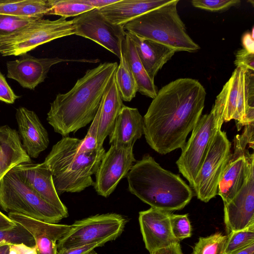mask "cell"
<instances>
[{
  "mask_svg": "<svg viewBox=\"0 0 254 254\" xmlns=\"http://www.w3.org/2000/svg\"><path fill=\"white\" fill-rule=\"evenodd\" d=\"M100 118L99 111L91 122V125L85 137L81 140L78 151L79 153L88 152L98 148L97 134Z\"/></svg>",
  "mask_w": 254,
  "mask_h": 254,
  "instance_id": "35",
  "label": "cell"
},
{
  "mask_svg": "<svg viewBox=\"0 0 254 254\" xmlns=\"http://www.w3.org/2000/svg\"><path fill=\"white\" fill-rule=\"evenodd\" d=\"M8 254H27L31 247L23 244H9Z\"/></svg>",
  "mask_w": 254,
  "mask_h": 254,
  "instance_id": "44",
  "label": "cell"
},
{
  "mask_svg": "<svg viewBox=\"0 0 254 254\" xmlns=\"http://www.w3.org/2000/svg\"><path fill=\"white\" fill-rule=\"evenodd\" d=\"M135 162L133 147L111 145L95 174V181L93 186L97 194L108 197L120 181L127 176Z\"/></svg>",
  "mask_w": 254,
  "mask_h": 254,
  "instance_id": "14",
  "label": "cell"
},
{
  "mask_svg": "<svg viewBox=\"0 0 254 254\" xmlns=\"http://www.w3.org/2000/svg\"><path fill=\"white\" fill-rule=\"evenodd\" d=\"M9 244H0V254H8Z\"/></svg>",
  "mask_w": 254,
  "mask_h": 254,
  "instance_id": "47",
  "label": "cell"
},
{
  "mask_svg": "<svg viewBox=\"0 0 254 254\" xmlns=\"http://www.w3.org/2000/svg\"><path fill=\"white\" fill-rule=\"evenodd\" d=\"M1 244H2V243H1Z\"/></svg>",
  "mask_w": 254,
  "mask_h": 254,
  "instance_id": "50",
  "label": "cell"
},
{
  "mask_svg": "<svg viewBox=\"0 0 254 254\" xmlns=\"http://www.w3.org/2000/svg\"><path fill=\"white\" fill-rule=\"evenodd\" d=\"M51 6L49 0H25L17 15L42 18L44 15H47Z\"/></svg>",
  "mask_w": 254,
  "mask_h": 254,
  "instance_id": "33",
  "label": "cell"
},
{
  "mask_svg": "<svg viewBox=\"0 0 254 254\" xmlns=\"http://www.w3.org/2000/svg\"><path fill=\"white\" fill-rule=\"evenodd\" d=\"M126 222L125 217L116 213L96 215L76 221L57 242L58 251L105 239L114 240L122 233Z\"/></svg>",
  "mask_w": 254,
  "mask_h": 254,
  "instance_id": "10",
  "label": "cell"
},
{
  "mask_svg": "<svg viewBox=\"0 0 254 254\" xmlns=\"http://www.w3.org/2000/svg\"><path fill=\"white\" fill-rule=\"evenodd\" d=\"M126 54L128 64L135 80L137 92L153 99L158 90L154 81L148 76L136 53L134 45L126 32L123 42L122 49Z\"/></svg>",
  "mask_w": 254,
  "mask_h": 254,
  "instance_id": "26",
  "label": "cell"
},
{
  "mask_svg": "<svg viewBox=\"0 0 254 254\" xmlns=\"http://www.w3.org/2000/svg\"><path fill=\"white\" fill-rule=\"evenodd\" d=\"M81 140L63 137L54 145L42 164L51 172L59 195L79 192L93 186L95 174L105 153L103 147L79 153Z\"/></svg>",
  "mask_w": 254,
  "mask_h": 254,
  "instance_id": "4",
  "label": "cell"
},
{
  "mask_svg": "<svg viewBox=\"0 0 254 254\" xmlns=\"http://www.w3.org/2000/svg\"><path fill=\"white\" fill-rule=\"evenodd\" d=\"M118 65L117 62L100 64L88 69L69 91L57 95L47 117L55 132L67 136L93 121Z\"/></svg>",
  "mask_w": 254,
  "mask_h": 254,
  "instance_id": "2",
  "label": "cell"
},
{
  "mask_svg": "<svg viewBox=\"0 0 254 254\" xmlns=\"http://www.w3.org/2000/svg\"><path fill=\"white\" fill-rule=\"evenodd\" d=\"M150 254H184L180 242L157 250Z\"/></svg>",
  "mask_w": 254,
  "mask_h": 254,
  "instance_id": "41",
  "label": "cell"
},
{
  "mask_svg": "<svg viewBox=\"0 0 254 254\" xmlns=\"http://www.w3.org/2000/svg\"><path fill=\"white\" fill-rule=\"evenodd\" d=\"M23 244L29 247L35 246L34 240L30 233L22 226L16 225L10 229L0 230V244Z\"/></svg>",
  "mask_w": 254,
  "mask_h": 254,
  "instance_id": "32",
  "label": "cell"
},
{
  "mask_svg": "<svg viewBox=\"0 0 254 254\" xmlns=\"http://www.w3.org/2000/svg\"><path fill=\"white\" fill-rule=\"evenodd\" d=\"M124 105L115 73L103 94L98 108L100 118L97 139L98 148L103 147L105 139L112 131L116 119Z\"/></svg>",
  "mask_w": 254,
  "mask_h": 254,
  "instance_id": "24",
  "label": "cell"
},
{
  "mask_svg": "<svg viewBox=\"0 0 254 254\" xmlns=\"http://www.w3.org/2000/svg\"><path fill=\"white\" fill-rule=\"evenodd\" d=\"M254 160L245 183L234 198L224 204V220L228 234L254 224Z\"/></svg>",
  "mask_w": 254,
  "mask_h": 254,
  "instance_id": "15",
  "label": "cell"
},
{
  "mask_svg": "<svg viewBox=\"0 0 254 254\" xmlns=\"http://www.w3.org/2000/svg\"><path fill=\"white\" fill-rule=\"evenodd\" d=\"M232 254H254V243Z\"/></svg>",
  "mask_w": 254,
  "mask_h": 254,
  "instance_id": "46",
  "label": "cell"
},
{
  "mask_svg": "<svg viewBox=\"0 0 254 254\" xmlns=\"http://www.w3.org/2000/svg\"><path fill=\"white\" fill-rule=\"evenodd\" d=\"M227 238V235L219 232L200 237L191 254H225Z\"/></svg>",
  "mask_w": 254,
  "mask_h": 254,
  "instance_id": "30",
  "label": "cell"
},
{
  "mask_svg": "<svg viewBox=\"0 0 254 254\" xmlns=\"http://www.w3.org/2000/svg\"><path fill=\"white\" fill-rule=\"evenodd\" d=\"M133 42L138 57L149 77L153 81L163 66L177 51L164 45L127 32Z\"/></svg>",
  "mask_w": 254,
  "mask_h": 254,
  "instance_id": "23",
  "label": "cell"
},
{
  "mask_svg": "<svg viewBox=\"0 0 254 254\" xmlns=\"http://www.w3.org/2000/svg\"><path fill=\"white\" fill-rule=\"evenodd\" d=\"M244 49L249 53L254 54V29L252 33H245L242 38Z\"/></svg>",
  "mask_w": 254,
  "mask_h": 254,
  "instance_id": "42",
  "label": "cell"
},
{
  "mask_svg": "<svg viewBox=\"0 0 254 254\" xmlns=\"http://www.w3.org/2000/svg\"><path fill=\"white\" fill-rule=\"evenodd\" d=\"M170 220L172 233L178 241L180 242L191 236L192 227L188 214L171 213Z\"/></svg>",
  "mask_w": 254,
  "mask_h": 254,
  "instance_id": "34",
  "label": "cell"
},
{
  "mask_svg": "<svg viewBox=\"0 0 254 254\" xmlns=\"http://www.w3.org/2000/svg\"><path fill=\"white\" fill-rule=\"evenodd\" d=\"M223 123L222 115L212 107L209 114L201 116L190 137L182 148L176 164L191 188L212 141Z\"/></svg>",
  "mask_w": 254,
  "mask_h": 254,
  "instance_id": "8",
  "label": "cell"
},
{
  "mask_svg": "<svg viewBox=\"0 0 254 254\" xmlns=\"http://www.w3.org/2000/svg\"><path fill=\"white\" fill-rule=\"evenodd\" d=\"M71 21L75 35L93 41L120 59L126 34L123 26L111 23L97 8L83 13Z\"/></svg>",
  "mask_w": 254,
  "mask_h": 254,
  "instance_id": "13",
  "label": "cell"
},
{
  "mask_svg": "<svg viewBox=\"0 0 254 254\" xmlns=\"http://www.w3.org/2000/svg\"><path fill=\"white\" fill-rule=\"evenodd\" d=\"M19 97L14 93L0 71V101L7 104H13Z\"/></svg>",
  "mask_w": 254,
  "mask_h": 254,
  "instance_id": "39",
  "label": "cell"
},
{
  "mask_svg": "<svg viewBox=\"0 0 254 254\" xmlns=\"http://www.w3.org/2000/svg\"><path fill=\"white\" fill-rule=\"evenodd\" d=\"M51 8L47 15H56L66 18L76 17L95 9L92 6L80 2L78 0H49Z\"/></svg>",
  "mask_w": 254,
  "mask_h": 254,
  "instance_id": "28",
  "label": "cell"
},
{
  "mask_svg": "<svg viewBox=\"0 0 254 254\" xmlns=\"http://www.w3.org/2000/svg\"><path fill=\"white\" fill-rule=\"evenodd\" d=\"M234 64L236 67L254 71V54L248 52L244 48L240 49L236 54Z\"/></svg>",
  "mask_w": 254,
  "mask_h": 254,
  "instance_id": "37",
  "label": "cell"
},
{
  "mask_svg": "<svg viewBox=\"0 0 254 254\" xmlns=\"http://www.w3.org/2000/svg\"><path fill=\"white\" fill-rule=\"evenodd\" d=\"M213 107L223 117L224 122H236L238 130L254 123V71L236 67Z\"/></svg>",
  "mask_w": 254,
  "mask_h": 254,
  "instance_id": "7",
  "label": "cell"
},
{
  "mask_svg": "<svg viewBox=\"0 0 254 254\" xmlns=\"http://www.w3.org/2000/svg\"><path fill=\"white\" fill-rule=\"evenodd\" d=\"M39 19L0 14V41L16 34Z\"/></svg>",
  "mask_w": 254,
  "mask_h": 254,
  "instance_id": "29",
  "label": "cell"
},
{
  "mask_svg": "<svg viewBox=\"0 0 254 254\" xmlns=\"http://www.w3.org/2000/svg\"><path fill=\"white\" fill-rule=\"evenodd\" d=\"M171 213V212L153 207L139 212L140 230L145 248L150 254L180 242L172 232Z\"/></svg>",
  "mask_w": 254,
  "mask_h": 254,
  "instance_id": "17",
  "label": "cell"
},
{
  "mask_svg": "<svg viewBox=\"0 0 254 254\" xmlns=\"http://www.w3.org/2000/svg\"><path fill=\"white\" fill-rule=\"evenodd\" d=\"M25 0H4L0 3V14L17 15Z\"/></svg>",
  "mask_w": 254,
  "mask_h": 254,
  "instance_id": "40",
  "label": "cell"
},
{
  "mask_svg": "<svg viewBox=\"0 0 254 254\" xmlns=\"http://www.w3.org/2000/svg\"><path fill=\"white\" fill-rule=\"evenodd\" d=\"M74 34L71 20L39 19L16 34L0 41V54L18 56L57 39Z\"/></svg>",
  "mask_w": 254,
  "mask_h": 254,
  "instance_id": "9",
  "label": "cell"
},
{
  "mask_svg": "<svg viewBox=\"0 0 254 254\" xmlns=\"http://www.w3.org/2000/svg\"><path fill=\"white\" fill-rule=\"evenodd\" d=\"M80 2L100 9L116 2L118 0H78Z\"/></svg>",
  "mask_w": 254,
  "mask_h": 254,
  "instance_id": "43",
  "label": "cell"
},
{
  "mask_svg": "<svg viewBox=\"0 0 254 254\" xmlns=\"http://www.w3.org/2000/svg\"><path fill=\"white\" fill-rule=\"evenodd\" d=\"M16 223L0 211V230H6L13 228Z\"/></svg>",
  "mask_w": 254,
  "mask_h": 254,
  "instance_id": "45",
  "label": "cell"
},
{
  "mask_svg": "<svg viewBox=\"0 0 254 254\" xmlns=\"http://www.w3.org/2000/svg\"><path fill=\"white\" fill-rule=\"evenodd\" d=\"M192 5L195 7L211 11L226 9L240 3L239 0H192Z\"/></svg>",
  "mask_w": 254,
  "mask_h": 254,
  "instance_id": "36",
  "label": "cell"
},
{
  "mask_svg": "<svg viewBox=\"0 0 254 254\" xmlns=\"http://www.w3.org/2000/svg\"><path fill=\"white\" fill-rule=\"evenodd\" d=\"M206 95L197 80L181 78L158 91L143 117L147 143L166 154L182 149L201 116Z\"/></svg>",
  "mask_w": 254,
  "mask_h": 254,
  "instance_id": "1",
  "label": "cell"
},
{
  "mask_svg": "<svg viewBox=\"0 0 254 254\" xmlns=\"http://www.w3.org/2000/svg\"><path fill=\"white\" fill-rule=\"evenodd\" d=\"M115 78L122 100L130 101L135 96L137 87L127 56L122 50L120 63L115 72Z\"/></svg>",
  "mask_w": 254,
  "mask_h": 254,
  "instance_id": "27",
  "label": "cell"
},
{
  "mask_svg": "<svg viewBox=\"0 0 254 254\" xmlns=\"http://www.w3.org/2000/svg\"><path fill=\"white\" fill-rule=\"evenodd\" d=\"M178 0L151 10L124 26L126 32L164 45L177 52L200 49L187 32L177 8Z\"/></svg>",
  "mask_w": 254,
  "mask_h": 254,
  "instance_id": "5",
  "label": "cell"
},
{
  "mask_svg": "<svg viewBox=\"0 0 254 254\" xmlns=\"http://www.w3.org/2000/svg\"><path fill=\"white\" fill-rule=\"evenodd\" d=\"M171 0H118L99 9L100 13L111 23L124 27L138 16L161 6Z\"/></svg>",
  "mask_w": 254,
  "mask_h": 254,
  "instance_id": "22",
  "label": "cell"
},
{
  "mask_svg": "<svg viewBox=\"0 0 254 254\" xmlns=\"http://www.w3.org/2000/svg\"><path fill=\"white\" fill-rule=\"evenodd\" d=\"M69 61L90 62V60H70L58 57L37 58L25 53L20 55L18 59L6 62L7 77L16 80L23 88L34 90L45 80L53 65Z\"/></svg>",
  "mask_w": 254,
  "mask_h": 254,
  "instance_id": "16",
  "label": "cell"
},
{
  "mask_svg": "<svg viewBox=\"0 0 254 254\" xmlns=\"http://www.w3.org/2000/svg\"><path fill=\"white\" fill-rule=\"evenodd\" d=\"M7 216L30 233L37 254H57V242L71 228V225L46 222L17 213L9 212Z\"/></svg>",
  "mask_w": 254,
  "mask_h": 254,
  "instance_id": "18",
  "label": "cell"
},
{
  "mask_svg": "<svg viewBox=\"0 0 254 254\" xmlns=\"http://www.w3.org/2000/svg\"><path fill=\"white\" fill-rule=\"evenodd\" d=\"M231 149V143L226 132L219 130L212 141L191 188L201 201L207 202L217 195L218 183L230 158Z\"/></svg>",
  "mask_w": 254,
  "mask_h": 254,
  "instance_id": "12",
  "label": "cell"
},
{
  "mask_svg": "<svg viewBox=\"0 0 254 254\" xmlns=\"http://www.w3.org/2000/svg\"><path fill=\"white\" fill-rule=\"evenodd\" d=\"M109 241H110L109 240L105 239L97 242L79 247L61 249L58 251L57 254H89L94 251V250L96 248L102 247L106 243Z\"/></svg>",
  "mask_w": 254,
  "mask_h": 254,
  "instance_id": "38",
  "label": "cell"
},
{
  "mask_svg": "<svg viewBox=\"0 0 254 254\" xmlns=\"http://www.w3.org/2000/svg\"><path fill=\"white\" fill-rule=\"evenodd\" d=\"M225 254H232L254 243V224L227 235Z\"/></svg>",
  "mask_w": 254,
  "mask_h": 254,
  "instance_id": "31",
  "label": "cell"
},
{
  "mask_svg": "<svg viewBox=\"0 0 254 254\" xmlns=\"http://www.w3.org/2000/svg\"><path fill=\"white\" fill-rule=\"evenodd\" d=\"M15 118L24 149L30 158H37L49 144L47 130L37 114L25 107L16 109Z\"/></svg>",
  "mask_w": 254,
  "mask_h": 254,
  "instance_id": "20",
  "label": "cell"
},
{
  "mask_svg": "<svg viewBox=\"0 0 254 254\" xmlns=\"http://www.w3.org/2000/svg\"><path fill=\"white\" fill-rule=\"evenodd\" d=\"M97 254V253H96L94 251H93L91 253H90V254Z\"/></svg>",
  "mask_w": 254,
  "mask_h": 254,
  "instance_id": "48",
  "label": "cell"
},
{
  "mask_svg": "<svg viewBox=\"0 0 254 254\" xmlns=\"http://www.w3.org/2000/svg\"><path fill=\"white\" fill-rule=\"evenodd\" d=\"M31 162L24 149L18 131L7 125L0 126V181L19 164Z\"/></svg>",
  "mask_w": 254,
  "mask_h": 254,
  "instance_id": "25",
  "label": "cell"
},
{
  "mask_svg": "<svg viewBox=\"0 0 254 254\" xmlns=\"http://www.w3.org/2000/svg\"><path fill=\"white\" fill-rule=\"evenodd\" d=\"M4 0H0V3L2 2V1H3Z\"/></svg>",
  "mask_w": 254,
  "mask_h": 254,
  "instance_id": "49",
  "label": "cell"
},
{
  "mask_svg": "<svg viewBox=\"0 0 254 254\" xmlns=\"http://www.w3.org/2000/svg\"><path fill=\"white\" fill-rule=\"evenodd\" d=\"M0 207L44 222L57 223L65 218L21 180L13 168L0 181Z\"/></svg>",
  "mask_w": 254,
  "mask_h": 254,
  "instance_id": "6",
  "label": "cell"
},
{
  "mask_svg": "<svg viewBox=\"0 0 254 254\" xmlns=\"http://www.w3.org/2000/svg\"><path fill=\"white\" fill-rule=\"evenodd\" d=\"M126 177L129 192L151 207L181 210L193 196L191 188L179 175L162 168L148 154L135 162Z\"/></svg>",
  "mask_w": 254,
  "mask_h": 254,
  "instance_id": "3",
  "label": "cell"
},
{
  "mask_svg": "<svg viewBox=\"0 0 254 254\" xmlns=\"http://www.w3.org/2000/svg\"><path fill=\"white\" fill-rule=\"evenodd\" d=\"M13 169L23 182L42 198L60 211L65 218L68 216L67 209L55 189L52 174L42 163H24Z\"/></svg>",
  "mask_w": 254,
  "mask_h": 254,
  "instance_id": "19",
  "label": "cell"
},
{
  "mask_svg": "<svg viewBox=\"0 0 254 254\" xmlns=\"http://www.w3.org/2000/svg\"><path fill=\"white\" fill-rule=\"evenodd\" d=\"M143 134V117L137 108L124 105L109 135V143L120 147H133L135 141Z\"/></svg>",
  "mask_w": 254,
  "mask_h": 254,
  "instance_id": "21",
  "label": "cell"
},
{
  "mask_svg": "<svg viewBox=\"0 0 254 254\" xmlns=\"http://www.w3.org/2000/svg\"><path fill=\"white\" fill-rule=\"evenodd\" d=\"M254 123L245 126L242 135L234 139V148L231 153L218 185L217 195L224 204L230 201L240 190L246 181L250 164L254 160L248 144H254Z\"/></svg>",
  "mask_w": 254,
  "mask_h": 254,
  "instance_id": "11",
  "label": "cell"
}]
</instances>
